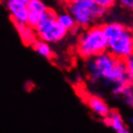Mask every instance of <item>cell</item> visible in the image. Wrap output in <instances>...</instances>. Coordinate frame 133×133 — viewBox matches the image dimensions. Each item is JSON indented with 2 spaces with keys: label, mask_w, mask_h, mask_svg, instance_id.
<instances>
[{
  "label": "cell",
  "mask_w": 133,
  "mask_h": 133,
  "mask_svg": "<svg viewBox=\"0 0 133 133\" xmlns=\"http://www.w3.org/2000/svg\"><path fill=\"white\" fill-rule=\"evenodd\" d=\"M104 123L107 127H109L110 128L117 133H127L129 132L128 127L127 125V123L123 120V116L121 115V113L117 110H111V112L109 115L103 119Z\"/></svg>",
  "instance_id": "cell-9"
},
{
  "label": "cell",
  "mask_w": 133,
  "mask_h": 133,
  "mask_svg": "<svg viewBox=\"0 0 133 133\" xmlns=\"http://www.w3.org/2000/svg\"><path fill=\"white\" fill-rule=\"evenodd\" d=\"M66 11L72 15L81 29L98 24L107 12L94 0H68Z\"/></svg>",
  "instance_id": "cell-4"
},
{
  "label": "cell",
  "mask_w": 133,
  "mask_h": 133,
  "mask_svg": "<svg viewBox=\"0 0 133 133\" xmlns=\"http://www.w3.org/2000/svg\"><path fill=\"white\" fill-rule=\"evenodd\" d=\"M66 1H68V0H66Z\"/></svg>",
  "instance_id": "cell-18"
},
{
  "label": "cell",
  "mask_w": 133,
  "mask_h": 133,
  "mask_svg": "<svg viewBox=\"0 0 133 133\" xmlns=\"http://www.w3.org/2000/svg\"><path fill=\"white\" fill-rule=\"evenodd\" d=\"M87 106L95 115L100 119H105L111 112L109 105L105 100L96 95H88L85 98Z\"/></svg>",
  "instance_id": "cell-8"
},
{
  "label": "cell",
  "mask_w": 133,
  "mask_h": 133,
  "mask_svg": "<svg viewBox=\"0 0 133 133\" xmlns=\"http://www.w3.org/2000/svg\"><path fill=\"white\" fill-rule=\"evenodd\" d=\"M108 48L107 39L102 25L95 24L82 29L77 35L75 52L77 56L86 61L95 56L106 52Z\"/></svg>",
  "instance_id": "cell-3"
},
{
  "label": "cell",
  "mask_w": 133,
  "mask_h": 133,
  "mask_svg": "<svg viewBox=\"0 0 133 133\" xmlns=\"http://www.w3.org/2000/svg\"><path fill=\"white\" fill-rule=\"evenodd\" d=\"M124 62H125L127 72H128L130 81H131V86L133 87V54H131L129 57H127L124 60Z\"/></svg>",
  "instance_id": "cell-15"
},
{
  "label": "cell",
  "mask_w": 133,
  "mask_h": 133,
  "mask_svg": "<svg viewBox=\"0 0 133 133\" xmlns=\"http://www.w3.org/2000/svg\"><path fill=\"white\" fill-rule=\"evenodd\" d=\"M57 19L62 26L68 29L70 32H74L79 29V27L77 26V23L75 21V18L69 11L57 14Z\"/></svg>",
  "instance_id": "cell-12"
},
{
  "label": "cell",
  "mask_w": 133,
  "mask_h": 133,
  "mask_svg": "<svg viewBox=\"0 0 133 133\" xmlns=\"http://www.w3.org/2000/svg\"><path fill=\"white\" fill-rule=\"evenodd\" d=\"M15 27L17 32V35L19 36L20 41L25 45L32 46L33 43L38 40L36 29L28 23H17L15 24Z\"/></svg>",
  "instance_id": "cell-10"
},
{
  "label": "cell",
  "mask_w": 133,
  "mask_h": 133,
  "mask_svg": "<svg viewBox=\"0 0 133 133\" xmlns=\"http://www.w3.org/2000/svg\"><path fill=\"white\" fill-rule=\"evenodd\" d=\"M118 4L123 9L133 12V0H118Z\"/></svg>",
  "instance_id": "cell-16"
},
{
  "label": "cell",
  "mask_w": 133,
  "mask_h": 133,
  "mask_svg": "<svg viewBox=\"0 0 133 133\" xmlns=\"http://www.w3.org/2000/svg\"><path fill=\"white\" fill-rule=\"evenodd\" d=\"M85 69L94 83H101L112 89L131 84L124 60L108 51L85 61Z\"/></svg>",
  "instance_id": "cell-1"
},
{
  "label": "cell",
  "mask_w": 133,
  "mask_h": 133,
  "mask_svg": "<svg viewBox=\"0 0 133 133\" xmlns=\"http://www.w3.org/2000/svg\"><path fill=\"white\" fill-rule=\"evenodd\" d=\"M50 44L51 43L38 38V40L33 43L32 48L34 49V51H36V53L38 55L48 60V59H51L53 57V49H52Z\"/></svg>",
  "instance_id": "cell-11"
},
{
  "label": "cell",
  "mask_w": 133,
  "mask_h": 133,
  "mask_svg": "<svg viewBox=\"0 0 133 133\" xmlns=\"http://www.w3.org/2000/svg\"><path fill=\"white\" fill-rule=\"evenodd\" d=\"M120 97H122L123 101L127 103L130 108L133 109V87L131 86V84L123 87L120 95Z\"/></svg>",
  "instance_id": "cell-13"
},
{
  "label": "cell",
  "mask_w": 133,
  "mask_h": 133,
  "mask_svg": "<svg viewBox=\"0 0 133 133\" xmlns=\"http://www.w3.org/2000/svg\"><path fill=\"white\" fill-rule=\"evenodd\" d=\"M38 38L49 43H58L66 39L70 31L60 24L57 14L49 10L41 23L35 28Z\"/></svg>",
  "instance_id": "cell-5"
},
{
  "label": "cell",
  "mask_w": 133,
  "mask_h": 133,
  "mask_svg": "<svg viewBox=\"0 0 133 133\" xmlns=\"http://www.w3.org/2000/svg\"><path fill=\"white\" fill-rule=\"evenodd\" d=\"M129 123H130V124H132L133 125V115L129 118Z\"/></svg>",
  "instance_id": "cell-17"
},
{
  "label": "cell",
  "mask_w": 133,
  "mask_h": 133,
  "mask_svg": "<svg viewBox=\"0 0 133 133\" xmlns=\"http://www.w3.org/2000/svg\"><path fill=\"white\" fill-rule=\"evenodd\" d=\"M29 15L27 23L36 28L50 10L43 0H31L28 5Z\"/></svg>",
  "instance_id": "cell-7"
},
{
  "label": "cell",
  "mask_w": 133,
  "mask_h": 133,
  "mask_svg": "<svg viewBox=\"0 0 133 133\" xmlns=\"http://www.w3.org/2000/svg\"><path fill=\"white\" fill-rule=\"evenodd\" d=\"M31 0H5V7L14 24L27 23Z\"/></svg>",
  "instance_id": "cell-6"
},
{
  "label": "cell",
  "mask_w": 133,
  "mask_h": 133,
  "mask_svg": "<svg viewBox=\"0 0 133 133\" xmlns=\"http://www.w3.org/2000/svg\"><path fill=\"white\" fill-rule=\"evenodd\" d=\"M107 39V51L115 57L125 60L133 54V29L119 21L102 24Z\"/></svg>",
  "instance_id": "cell-2"
},
{
  "label": "cell",
  "mask_w": 133,
  "mask_h": 133,
  "mask_svg": "<svg viewBox=\"0 0 133 133\" xmlns=\"http://www.w3.org/2000/svg\"><path fill=\"white\" fill-rule=\"evenodd\" d=\"M94 1L107 11L111 10L118 4V0H94Z\"/></svg>",
  "instance_id": "cell-14"
}]
</instances>
